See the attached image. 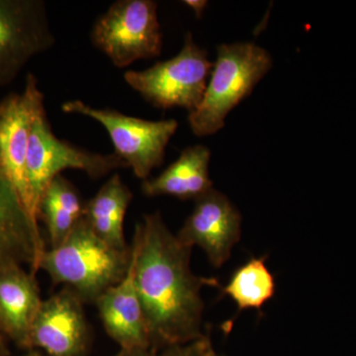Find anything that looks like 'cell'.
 <instances>
[{
	"mask_svg": "<svg viewBox=\"0 0 356 356\" xmlns=\"http://www.w3.org/2000/svg\"><path fill=\"white\" fill-rule=\"evenodd\" d=\"M134 274L152 350L185 346L204 337L201 289L215 278L192 273V248L166 227L161 213L145 215L134 232Z\"/></svg>",
	"mask_w": 356,
	"mask_h": 356,
	"instance_id": "cell-1",
	"label": "cell"
},
{
	"mask_svg": "<svg viewBox=\"0 0 356 356\" xmlns=\"http://www.w3.org/2000/svg\"><path fill=\"white\" fill-rule=\"evenodd\" d=\"M132 248L117 250L96 235L83 217L67 238L44 250L40 269L50 275L54 284H63L86 303L118 284L127 275Z\"/></svg>",
	"mask_w": 356,
	"mask_h": 356,
	"instance_id": "cell-2",
	"label": "cell"
},
{
	"mask_svg": "<svg viewBox=\"0 0 356 356\" xmlns=\"http://www.w3.org/2000/svg\"><path fill=\"white\" fill-rule=\"evenodd\" d=\"M24 91L31 110L27 173L33 207L38 221L40 203L44 192L57 175L65 170H83L92 179H98L127 163L116 154L91 153L60 140L53 133L44 104V95L33 74L26 76Z\"/></svg>",
	"mask_w": 356,
	"mask_h": 356,
	"instance_id": "cell-3",
	"label": "cell"
},
{
	"mask_svg": "<svg viewBox=\"0 0 356 356\" xmlns=\"http://www.w3.org/2000/svg\"><path fill=\"white\" fill-rule=\"evenodd\" d=\"M273 64L270 54L254 43L218 46L202 102L189 113L192 132L204 137L221 130L229 112L254 91Z\"/></svg>",
	"mask_w": 356,
	"mask_h": 356,
	"instance_id": "cell-4",
	"label": "cell"
},
{
	"mask_svg": "<svg viewBox=\"0 0 356 356\" xmlns=\"http://www.w3.org/2000/svg\"><path fill=\"white\" fill-rule=\"evenodd\" d=\"M212 69L207 51L199 47L188 32L175 58L156 63L142 72L129 70L124 79L156 108L179 107L191 113L202 102Z\"/></svg>",
	"mask_w": 356,
	"mask_h": 356,
	"instance_id": "cell-5",
	"label": "cell"
},
{
	"mask_svg": "<svg viewBox=\"0 0 356 356\" xmlns=\"http://www.w3.org/2000/svg\"><path fill=\"white\" fill-rule=\"evenodd\" d=\"M90 36L96 48L120 69L159 57L163 33L158 4L153 0H119L96 20Z\"/></svg>",
	"mask_w": 356,
	"mask_h": 356,
	"instance_id": "cell-6",
	"label": "cell"
},
{
	"mask_svg": "<svg viewBox=\"0 0 356 356\" xmlns=\"http://www.w3.org/2000/svg\"><path fill=\"white\" fill-rule=\"evenodd\" d=\"M62 110L65 113L89 117L102 124L113 143L114 153L143 181L149 178L154 168L163 165L166 147L178 128L175 119L144 120L113 109L95 108L81 100L65 102Z\"/></svg>",
	"mask_w": 356,
	"mask_h": 356,
	"instance_id": "cell-7",
	"label": "cell"
},
{
	"mask_svg": "<svg viewBox=\"0 0 356 356\" xmlns=\"http://www.w3.org/2000/svg\"><path fill=\"white\" fill-rule=\"evenodd\" d=\"M55 44L42 0H0V88L9 86L33 58Z\"/></svg>",
	"mask_w": 356,
	"mask_h": 356,
	"instance_id": "cell-8",
	"label": "cell"
},
{
	"mask_svg": "<svg viewBox=\"0 0 356 356\" xmlns=\"http://www.w3.org/2000/svg\"><path fill=\"white\" fill-rule=\"evenodd\" d=\"M83 304L67 287L43 300L33 323L30 350H41L48 356H86L90 330Z\"/></svg>",
	"mask_w": 356,
	"mask_h": 356,
	"instance_id": "cell-9",
	"label": "cell"
},
{
	"mask_svg": "<svg viewBox=\"0 0 356 356\" xmlns=\"http://www.w3.org/2000/svg\"><path fill=\"white\" fill-rule=\"evenodd\" d=\"M242 235V215L225 194L213 188L195 200V207L177 233L186 247L202 248L214 267H221Z\"/></svg>",
	"mask_w": 356,
	"mask_h": 356,
	"instance_id": "cell-10",
	"label": "cell"
},
{
	"mask_svg": "<svg viewBox=\"0 0 356 356\" xmlns=\"http://www.w3.org/2000/svg\"><path fill=\"white\" fill-rule=\"evenodd\" d=\"M44 250L39 222L0 166V266L27 264L36 275Z\"/></svg>",
	"mask_w": 356,
	"mask_h": 356,
	"instance_id": "cell-11",
	"label": "cell"
},
{
	"mask_svg": "<svg viewBox=\"0 0 356 356\" xmlns=\"http://www.w3.org/2000/svg\"><path fill=\"white\" fill-rule=\"evenodd\" d=\"M31 110L24 90L0 102V166L37 222L27 173Z\"/></svg>",
	"mask_w": 356,
	"mask_h": 356,
	"instance_id": "cell-12",
	"label": "cell"
},
{
	"mask_svg": "<svg viewBox=\"0 0 356 356\" xmlns=\"http://www.w3.org/2000/svg\"><path fill=\"white\" fill-rule=\"evenodd\" d=\"M43 300L36 275L22 266H0V329L10 343L30 350L35 318Z\"/></svg>",
	"mask_w": 356,
	"mask_h": 356,
	"instance_id": "cell-13",
	"label": "cell"
},
{
	"mask_svg": "<svg viewBox=\"0 0 356 356\" xmlns=\"http://www.w3.org/2000/svg\"><path fill=\"white\" fill-rule=\"evenodd\" d=\"M103 327L120 350L151 348L146 318L135 283L133 259L126 277L95 301Z\"/></svg>",
	"mask_w": 356,
	"mask_h": 356,
	"instance_id": "cell-14",
	"label": "cell"
},
{
	"mask_svg": "<svg viewBox=\"0 0 356 356\" xmlns=\"http://www.w3.org/2000/svg\"><path fill=\"white\" fill-rule=\"evenodd\" d=\"M210 159L207 147H187L165 172L143 181V193L149 197L166 195L181 200H197L214 188L209 175Z\"/></svg>",
	"mask_w": 356,
	"mask_h": 356,
	"instance_id": "cell-15",
	"label": "cell"
},
{
	"mask_svg": "<svg viewBox=\"0 0 356 356\" xmlns=\"http://www.w3.org/2000/svg\"><path fill=\"white\" fill-rule=\"evenodd\" d=\"M133 193L124 184L118 173H115L103 184L95 197L84 205L83 219L90 229L117 250L130 248L124 236V220Z\"/></svg>",
	"mask_w": 356,
	"mask_h": 356,
	"instance_id": "cell-16",
	"label": "cell"
},
{
	"mask_svg": "<svg viewBox=\"0 0 356 356\" xmlns=\"http://www.w3.org/2000/svg\"><path fill=\"white\" fill-rule=\"evenodd\" d=\"M84 205L79 191L67 178L58 175L51 180L40 203V219L48 229L51 248L64 242L81 221Z\"/></svg>",
	"mask_w": 356,
	"mask_h": 356,
	"instance_id": "cell-17",
	"label": "cell"
},
{
	"mask_svg": "<svg viewBox=\"0 0 356 356\" xmlns=\"http://www.w3.org/2000/svg\"><path fill=\"white\" fill-rule=\"evenodd\" d=\"M275 291V280L264 257H252L236 269L226 286L221 287L222 294L228 295L238 306V314L248 309L261 310Z\"/></svg>",
	"mask_w": 356,
	"mask_h": 356,
	"instance_id": "cell-18",
	"label": "cell"
},
{
	"mask_svg": "<svg viewBox=\"0 0 356 356\" xmlns=\"http://www.w3.org/2000/svg\"><path fill=\"white\" fill-rule=\"evenodd\" d=\"M112 356H192V343L185 346H170L161 350H154L152 348L120 350Z\"/></svg>",
	"mask_w": 356,
	"mask_h": 356,
	"instance_id": "cell-19",
	"label": "cell"
},
{
	"mask_svg": "<svg viewBox=\"0 0 356 356\" xmlns=\"http://www.w3.org/2000/svg\"><path fill=\"white\" fill-rule=\"evenodd\" d=\"M192 356H222L219 355L211 343L209 337H203L192 343Z\"/></svg>",
	"mask_w": 356,
	"mask_h": 356,
	"instance_id": "cell-20",
	"label": "cell"
},
{
	"mask_svg": "<svg viewBox=\"0 0 356 356\" xmlns=\"http://www.w3.org/2000/svg\"><path fill=\"white\" fill-rule=\"evenodd\" d=\"M184 3L185 6L191 7L195 13L196 17L200 18L204 10H205L206 6H207L208 2L205 0H186V1H184Z\"/></svg>",
	"mask_w": 356,
	"mask_h": 356,
	"instance_id": "cell-21",
	"label": "cell"
},
{
	"mask_svg": "<svg viewBox=\"0 0 356 356\" xmlns=\"http://www.w3.org/2000/svg\"><path fill=\"white\" fill-rule=\"evenodd\" d=\"M9 339L0 329V356H9L10 350H9Z\"/></svg>",
	"mask_w": 356,
	"mask_h": 356,
	"instance_id": "cell-22",
	"label": "cell"
},
{
	"mask_svg": "<svg viewBox=\"0 0 356 356\" xmlns=\"http://www.w3.org/2000/svg\"><path fill=\"white\" fill-rule=\"evenodd\" d=\"M22 356H48V355H44V353H42L41 350H28L27 353H26L25 355H22Z\"/></svg>",
	"mask_w": 356,
	"mask_h": 356,
	"instance_id": "cell-23",
	"label": "cell"
}]
</instances>
